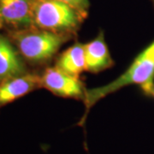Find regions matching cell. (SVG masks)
I'll return each mask as SVG.
<instances>
[{"mask_svg": "<svg viewBox=\"0 0 154 154\" xmlns=\"http://www.w3.org/2000/svg\"><path fill=\"white\" fill-rule=\"evenodd\" d=\"M129 85H137L145 95L152 97L154 88V39L136 56L120 76L105 86L87 90L83 100L85 113L78 124H85L89 110L100 99Z\"/></svg>", "mask_w": 154, "mask_h": 154, "instance_id": "6da1fadb", "label": "cell"}, {"mask_svg": "<svg viewBox=\"0 0 154 154\" xmlns=\"http://www.w3.org/2000/svg\"><path fill=\"white\" fill-rule=\"evenodd\" d=\"M11 36L22 57L31 63H42L51 60L72 35L33 27L18 29Z\"/></svg>", "mask_w": 154, "mask_h": 154, "instance_id": "7a4b0ae2", "label": "cell"}, {"mask_svg": "<svg viewBox=\"0 0 154 154\" xmlns=\"http://www.w3.org/2000/svg\"><path fill=\"white\" fill-rule=\"evenodd\" d=\"M86 17L60 0H36L33 27L53 33L73 35Z\"/></svg>", "mask_w": 154, "mask_h": 154, "instance_id": "3957f363", "label": "cell"}, {"mask_svg": "<svg viewBox=\"0 0 154 154\" xmlns=\"http://www.w3.org/2000/svg\"><path fill=\"white\" fill-rule=\"evenodd\" d=\"M40 86L57 96L84 100L87 89L79 77L61 70L57 66L47 68L40 75Z\"/></svg>", "mask_w": 154, "mask_h": 154, "instance_id": "277c9868", "label": "cell"}, {"mask_svg": "<svg viewBox=\"0 0 154 154\" xmlns=\"http://www.w3.org/2000/svg\"><path fill=\"white\" fill-rule=\"evenodd\" d=\"M36 0H0V25L23 28L33 27Z\"/></svg>", "mask_w": 154, "mask_h": 154, "instance_id": "5b68a950", "label": "cell"}, {"mask_svg": "<svg viewBox=\"0 0 154 154\" xmlns=\"http://www.w3.org/2000/svg\"><path fill=\"white\" fill-rule=\"evenodd\" d=\"M41 88L40 76L25 73L0 82V106L10 104L36 88Z\"/></svg>", "mask_w": 154, "mask_h": 154, "instance_id": "8992f818", "label": "cell"}, {"mask_svg": "<svg viewBox=\"0 0 154 154\" xmlns=\"http://www.w3.org/2000/svg\"><path fill=\"white\" fill-rule=\"evenodd\" d=\"M84 49L86 71L99 73L114 64V61L105 43L103 31H100L94 39L84 45Z\"/></svg>", "mask_w": 154, "mask_h": 154, "instance_id": "52a82bcc", "label": "cell"}, {"mask_svg": "<svg viewBox=\"0 0 154 154\" xmlns=\"http://www.w3.org/2000/svg\"><path fill=\"white\" fill-rule=\"evenodd\" d=\"M25 73L26 66L18 49L0 34V82Z\"/></svg>", "mask_w": 154, "mask_h": 154, "instance_id": "ba28073f", "label": "cell"}, {"mask_svg": "<svg viewBox=\"0 0 154 154\" xmlns=\"http://www.w3.org/2000/svg\"><path fill=\"white\" fill-rule=\"evenodd\" d=\"M55 66L67 74L79 77L86 70L84 45L77 42L64 51L57 59Z\"/></svg>", "mask_w": 154, "mask_h": 154, "instance_id": "9c48e42d", "label": "cell"}, {"mask_svg": "<svg viewBox=\"0 0 154 154\" xmlns=\"http://www.w3.org/2000/svg\"><path fill=\"white\" fill-rule=\"evenodd\" d=\"M64 3H66L68 5H69L72 7H74L75 9H76L77 11L82 12L84 15H88V9H89V0H60Z\"/></svg>", "mask_w": 154, "mask_h": 154, "instance_id": "30bf717a", "label": "cell"}, {"mask_svg": "<svg viewBox=\"0 0 154 154\" xmlns=\"http://www.w3.org/2000/svg\"><path fill=\"white\" fill-rule=\"evenodd\" d=\"M152 97L154 99V88H153V91H152Z\"/></svg>", "mask_w": 154, "mask_h": 154, "instance_id": "8fae6325", "label": "cell"}, {"mask_svg": "<svg viewBox=\"0 0 154 154\" xmlns=\"http://www.w3.org/2000/svg\"><path fill=\"white\" fill-rule=\"evenodd\" d=\"M151 1L152 2V4H153V5H154V0H151Z\"/></svg>", "mask_w": 154, "mask_h": 154, "instance_id": "7c38bea8", "label": "cell"}, {"mask_svg": "<svg viewBox=\"0 0 154 154\" xmlns=\"http://www.w3.org/2000/svg\"><path fill=\"white\" fill-rule=\"evenodd\" d=\"M0 28H1V25H0Z\"/></svg>", "mask_w": 154, "mask_h": 154, "instance_id": "4fadbf2b", "label": "cell"}]
</instances>
